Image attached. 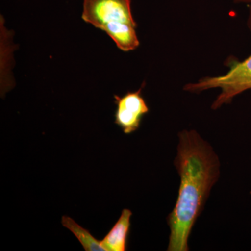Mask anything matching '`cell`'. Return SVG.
I'll return each mask as SVG.
<instances>
[{
    "instance_id": "6da1fadb",
    "label": "cell",
    "mask_w": 251,
    "mask_h": 251,
    "mask_svg": "<svg viewBox=\"0 0 251 251\" xmlns=\"http://www.w3.org/2000/svg\"><path fill=\"white\" fill-rule=\"evenodd\" d=\"M178 137L174 165L180 185L174 208L167 218L171 232L168 251L189 250L190 234L221 173L219 157L196 130H181Z\"/></svg>"
},
{
    "instance_id": "7a4b0ae2",
    "label": "cell",
    "mask_w": 251,
    "mask_h": 251,
    "mask_svg": "<svg viewBox=\"0 0 251 251\" xmlns=\"http://www.w3.org/2000/svg\"><path fill=\"white\" fill-rule=\"evenodd\" d=\"M228 63V72L224 75L203 77L197 82L186 84L183 90L197 94L211 89L221 90L211 105L212 110L230 103L237 96L251 90V55L243 61L231 59Z\"/></svg>"
},
{
    "instance_id": "3957f363",
    "label": "cell",
    "mask_w": 251,
    "mask_h": 251,
    "mask_svg": "<svg viewBox=\"0 0 251 251\" xmlns=\"http://www.w3.org/2000/svg\"><path fill=\"white\" fill-rule=\"evenodd\" d=\"M82 18L100 28L110 22L128 23L136 26L131 10V0H83Z\"/></svg>"
},
{
    "instance_id": "277c9868",
    "label": "cell",
    "mask_w": 251,
    "mask_h": 251,
    "mask_svg": "<svg viewBox=\"0 0 251 251\" xmlns=\"http://www.w3.org/2000/svg\"><path fill=\"white\" fill-rule=\"evenodd\" d=\"M142 89L143 87L135 92H128L122 97L114 96L117 105L115 123L125 134H130L138 130L144 116L150 112V108L142 95Z\"/></svg>"
},
{
    "instance_id": "5b68a950",
    "label": "cell",
    "mask_w": 251,
    "mask_h": 251,
    "mask_svg": "<svg viewBox=\"0 0 251 251\" xmlns=\"http://www.w3.org/2000/svg\"><path fill=\"white\" fill-rule=\"evenodd\" d=\"M132 214L130 209L122 210L116 224L114 225L103 240L100 241V244L105 251H127Z\"/></svg>"
},
{
    "instance_id": "8992f818",
    "label": "cell",
    "mask_w": 251,
    "mask_h": 251,
    "mask_svg": "<svg viewBox=\"0 0 251 251\" xmlns=\"http://www.w3.org/2000/svg\"><path fill=\"white\" fill-rule=\"evenodd\" d=\"M135 28L136 26L128 23L110 22L104 25L100 29L111 38L119 49L124 52H130L140 46Z\"/></svg>"
},
{
    "instance_id": "52a82bcc",
    "label": "cell",
    "mask_w": 251,
    "mask_h": 251,
    "mask_svg": "<svg viewBox=\"0 0 251 251\" xmlns=\"http://www.w3.org/2000/svg\"><path fill=\"white\" fill-rule=\"evenodd\" d=\"M62 224L69 229L78 239L86 251H105L100 244V241L96 239L90 231L77 224L74 219L67 216H63Z\"/></svg>"
},
{
    "instance_id": "ba28073f",
    "label": "cell",
    "mask_w": 251,
    "mask_h": 251,
    "mask_svg": "<svg viewBox=\"0 0 251 251\" xmlns=\"http://www.w3.org/2000/svg\"><path fill=\"white\" fill-rule=\"evenodd\" d=\"M234 3L237 4H246L249 7L247 17V27L251 33V0H234Z\"/></svg>"
}]
</instances>
